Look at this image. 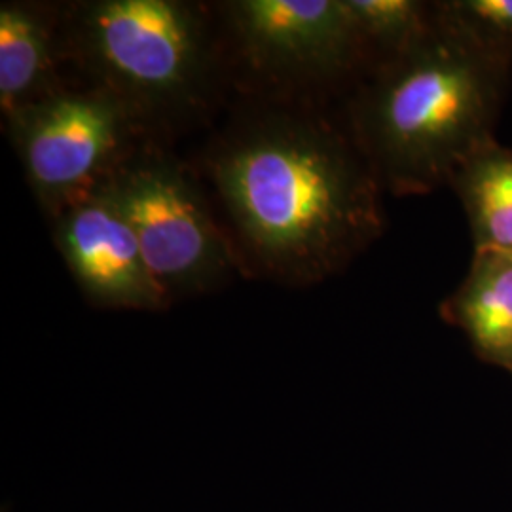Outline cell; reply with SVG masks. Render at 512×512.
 <instances>
[{
	"mask_svg": "<svg viewBox=\"0 0 512 512\" xmlns=\"http://www.w3.org/2000/svg\"><path fill=\"white\" fill-rule=\"evenodd\" d=\"M435 4L440 16L512 55V0H444Z\"/></svg>",
	"mask_w": 512,
	"mask_h": 512,
	"instance_id": "7c38bea8",
	"label": "cell"
},
{
	"mask_svg": "<svg viewBox=\"0 0 512 512\" xmlns=\"http://www.w3.org/2000/svg\"><path fill=\"white\" fill-rule=\"evenodd\" d=\"M450 186L469 219L475 253L512 255V148L497 141L480 148Z\"/></svg>",
	"mask_w": 512,
	"mask_h": 512,
	"instance_id": "30bf717a",
	"label": "cell"
},
{
	"mask_svg": "<svg viewBox=\"0 0 512 512\" xmlns=\"http://www.w3.org/2000/svg\"><path fill=\"white\" fill-rule=\"evenodd\" d=\"M103 186L169 302L219 285L234 268V247L175 160L160 152H131Z\"/></svg>",
	"mask_w": 512,
	"mask_h": 512,
	"instance_id": "277c9868",
	"label": "cell"
},
{
	"mask_svg": "<svg viewBox=\"0 0 512 512\" xmlns=\"http://www.w3.org/2000/svg\"><path fill=\"white\" fill-rule=\"evenodd\" d=\"M442 315L467 334L480 359L512 374V255L475 253Z\"/></svg>",
	"mask_w": 512,
	"mask_h": 512,
	"instance_id": "ba28073f",
	"label": "cell"
},
{
	"mask_svg": "<svg viewBox=\"0 0 512 512\" xmlns=\"http://www.w3.org/2000/svg\"><path fill=\"white\" fill-rule=\"evenodd\" d=\"M54 23L27 2L0 6V105L8 118L52 88Z\"/></svg>",
	"mask_w": 512,
	"mask_h": 512,
	"instance_id": "9c48e42d",
	"label": "cell"
},
{
	"mask_svg": "<svg viewBox=\"0 0 512 512\" xmlns=\"http://www.w3.org/2000/svg\"><path fill=\"white\" fill-rule=\"evenodd\" d=\"M366 52L385 59L418 44L435 25V4L418 0H346Z\"/></svg>",
	"mask_w": 512,
	"mask_h": 512,
	"instance_id": "8fae6325",
	"label": "cell"
},
{
	"mask_svg": "<svg viewBox=\"0 0 512 512\" xmlns=\"http://www.w3.org/2000/svg\"><path fill=\"white\" fill-rule=\"evenodd\" d=\"M243 260L285 285L342 272L384 232V190L355 139L323 120L266 114L209 156Z\"/></svg>",
	"mask_w": 512,
	"mask_h": 512,
	"instance_id": "6da1fadb",
	"label": "cell"
},
{
	"mask_svg": "<svg viewBox=\"0 0 512 512\" xmlns=\"http://www.w3.org/2000/svg\"><path fill=\"white\" fill-rule=\"evenodd\" d=\"M418 44L382 61L353 107V139L382 188L423 196L495 141L512 55L440 16Z\"/></svg>",
	"mask_w": 512,
	"mask_h": 512,
	"instance_id": "7a4b0ae2",
	"label": "cell"
},
{
	"mask_svg": "<svg viewBox=\"0 0 512 512\" xmlns=\"http://www.w3.org/2000/svg\"><path fill=\"white\" fill-rule=\"evenodd\" d=\"M54 219L57 249L95 306L158 311L169 304L148 272L128 220L103 184L63 207Z\"/></svg>",
	"mask_w": 512,
	"mask_h": 512,
	"instance_id": "52a82bcc",
	"label": "cell"
},
{
	"mask_svg": "<svg viewBox=\"0 0 512 512\" xmlns=\"http://www.w3.org/2000/svg\"><path fill=\"white\" fill-rule=\"evenodd\" d=\"M226 14L247 61L277 80L325 82L368 54L346 0H238Z\"/></svg>",
	"mask_w": 512,
	"mask_h": 512,
	"instance_id": "8992f818",
	"label": "cell"
},
{
	"mask_svg": "<svg viewBox=\"0 0 512 512\" xmlns=\"http://www.w3.org/2000/svg\"><path fill=\"white\" fill-rule=\"evenodd\" d=\"M139 114L99 86L46 93L10 114L25 177L52 215L105 183L129 154Z\"/></svg>",
	"mask_w": 512,
	"mask_h": 512,
	"instance_id": "5b68a950",
	"label": "cell"
},
{
	"mask_svg": "<svg viewBox=\"0 0 512 512\" xmlns=\"http://www.w3.org/2000/svg\"><path fill=\"white\" fill-rule=\"evenodd\" d=\"M73 52L139 116L177 112L202 99L209 74L207 29L181 0H95L74 8Z\"/></svg>",
	"mask_w": 512,
	"mask_h": 512,
	"instance_id": "3957f363",
	"label": "cell"
}]
</instances>
